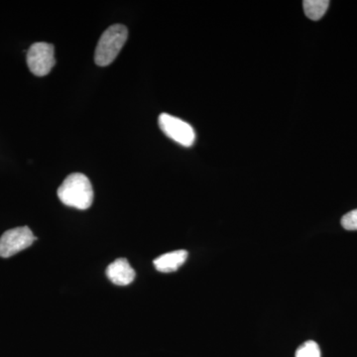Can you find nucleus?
I'll return each mask as SVG.
<instances>
[{"label":"nucleus","mask_w":357,"mask_h":357,"mask_svg":"<svg viewBox=\"0 0 357 357\" xmlns=\"http://www.w3.org/2000/svg\"><path fill=\"white\" fill-rule=\"evenodd\" d=\"M296 357H321V349L317 342L309 340L298 349Z\"/></svg>","instance_id":"1a4fd4ad"},{"label":"nucleus","mask_w":357,"mask_h":357,"mask_svg":"<svg viewBox=\"0 0 357 357\" xmlns=\"http://www.w3.org/2000/svg\"><path fill=\"white\" fill-rule=\"evenodd\" d=\"M159 126L169 138L185 147H191L196 140L194 128L188 122L168 114H160Z\"/></svg>","instance_id":"39448f33"},{"label":"nucleus","mask_w":357,"mask_h":357,"mask_svg":"<svg viewBox=\"0 0 357 357\" xmlns=\"http://www.w3.org/2000/svg\"><path fill=\"white\" fill-rule=\"evenodd\" d=\"M58 197L66 206L88 210L93 202V185L84 174H70L59 188Z\"/></svg>","instance_id":"f257e3e1"},{"label":"nucleus","mask_w":357,"mask_h":357,"mask_svg":"<svg viewBox=\"0 0 357 357\" xmlns=\"http://www.w3.org/2000/svg\"><path fill=\"white\" fill-rule=\"evenodd\" d=\"M342 225L347 230H357V208L342 217Z\"/></svg>","instance_id":"9d476101"},{"label":"nucleus","mask_w":357,"mask_h":357,"mask_svg":"<svg viewBox=\"0 0 357 357\" xmlns=\"http://www.w3.org/2000/svg\"><path fill=\"white\" fill-rule=\"evenodd\" d=\"M55 64V49L52 44L38 42L27 52L28 68L35 76H47Z\"/></svg>","instance_id":"20e7f679"},{"label":"nucleus","mask_w":357,"mask_h":357,"mask_svg":"<svg viewBox=\"0 0 357 357\" xmlns=\"http://www.w3.org/2000/svg\"><path fill=\"white\" fill-rule=\"evenodd\" d=\"M188 258V252L185 250H176L166 253L157 257L154 260L156 269L162 273H172L177 271L182 266Z\"/></svg>","instance_id":"0eeeda50"},{"label":"nucleus","mask_w":357,"mask_h":357,"mask_svg":"<svg viewBox=\"0 0 357 357\" xmlns=\"http://www.w3.org/2000/svg\"><path fill=\"white\" fill-rule=\"evenodd\" d=\"M330 1L328 0H305L303 2L305 14L309 20L317 21L321 20L328 10Z\"/></svg>","instance_id":"6e6552de"},{"label":"nucleus","mask_w":357,"mask_h":357,"mask_svg":"<svg viewBox=\"0 0 357 357\" xmlns=\"http://www.w3.org/2000/svg\"><path fill=\"white\" fill-rule=\"evenodd\" d=\"M36 239L28 227L7 230L0 237V257L9 258L17 255L20 251L30 248Z\"/></svg>","instance_id":"7ed1b4c3"},{"label":"nucleus","mask_w":357,"mask_h":357,"mask_svg":"<svg viewBox=\"0 0 357 357\" xmlns=\"http://www.w3.org/2000/svg\"><path fill=\"white\" fill-rule=\"evenodd\" d=\"M128 37V28L124 25L115 24L107 28L96 46L95 61L96 65L105 67L112 64L119 56L122 47Z\"/></svg>","instance_id":"f03ea898"},{"label":"nucleus","mask_w":357,"mask_h":357,"mask_svg":"<svg viewBox=\"0 0 357 357\" xmlns=\"http://www.w3.org/2000/svg\"><path fill=\"white\" fill-rule=\"evenodd\" d=\"M107 276L115 285L126 286L135 279V271L128 259L119 258L107 267Z\"/></svg>","instance_id":"423d86ee"}]
</instances>
